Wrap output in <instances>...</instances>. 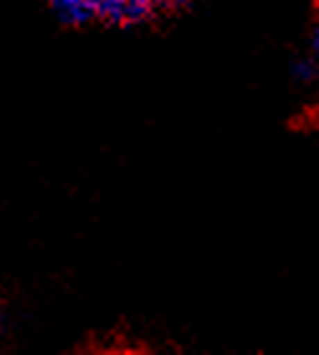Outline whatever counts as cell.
Listing matches in <instances>:
<instances>
[{
  "instance_id": "6da1fadb",
  "label": "cell",
  "mask_w": 319,
  "mask_h": 355,
  "mask_svg": "<svg viewBox=\"0 0 319 355\" xmlns=\"http://www.w3.org/2000/svg\"><path fill=\"white\" fill-rule=\"evenodd\" d=\"M164 0H97V24L112 28H136L164 13Z\"/></svg>"
},
{
  "instance_id": "7a4b0ae2",
  "label": "cell",
  "mask_w": 319,
  "mask_h": 355,
  "mask_svg": "<svg viewBox=\"0 0 319 355\" xmlns=\"http://www.w3.org/2000/svg\"><path fill=\"white\" fill-rule=\"evenodd\" d=\"M49 10L67 28L97 24V0H49Z\"/></svg>"
},
{
  "instance_id": "3957f363",
  "label": "cell",
  "mask_w": 319,
  "mask_h": 355,
  "mask_svg": "<svg viewBox=\"0 0 319 355\" xmlns=\"http://www.w3.org/2000/svg\"><path fill=\"white\" fill-rule=\"evenodd\" d=\"M291 77L299 87H307V89H319V64L314 59L302 51L299 57L294 59V64H291Z\"/></svg>"
},
{
  "instance_id": "277c9868",
  "label": "cell",
  "mask_w": 319,
  "mask_h": 355,
  "mask_svg": "<svg viewBox=\"0 0 319 355\" xmlns=\"http://www.w3.org/2000/svg\"><path fill=\"white\" fill-rule=\"evenodd\" d=\"M304 51H307V54H309V57L319 64V21L311 26L309 39H307V49H304Z\"/></svg>"
},
{
  "instance_id": "5b68a950",
  "label": "cell",
  "mask_w": 319,
  "mask_h": 355,
  "mask_svg": "<svg viewBox=\"0 0 319 355\" xmlns=\"http://www.w3.org/2000/svg\"><path fill=\"white\" fill-rule=\"evenodd\" d=\"M164 3H166V8H179V6H187V3H189V0H164Z\"/></svg>"
}]
</instances>
